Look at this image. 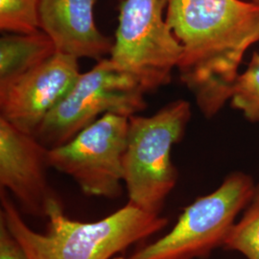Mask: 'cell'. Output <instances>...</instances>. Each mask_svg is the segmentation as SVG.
<instances>
[{"mask_svg": "<svg viewBox=\"0 0 259 259\" xmlns=\"http://www.w3.org/2000/svg\"><path fill=\"white\" fill-rule=\"evenodd\" d=\"M128 130L129 117L106 113L66 144L49 150L50 168L70 177L85 195L117 199Z\"/></svg>", "mask_w": 259, "mask_h": 259, "instance_id": "52a82bcc", "label": "cell"}, {"mask_svg": "<svg viewBox=\"0 0 259 259\" xmlns=\"http://www.w3.org/2000/svg\"><path fill=\"white\" fill-rule=\"evenodd\" d=\"M183 47L177 69L206 118L231 100L242 59L259 41V5L242 0H165Z\"/></svg>", "mask_w": 259, "mask_h": 259, "instance_id": "6da1fadb", "label": "cell"}, {"mask_svg": "<svg viewBox=\"0 0 259 259\" xmlns=\"http://www.w3.org/2000/svg\"><path fill=\"white\" fill-rule=\"evenodd\" d=\"M39 0H0V30L30 34L39 29Z\"/></svg>", "mask_w": 259, "mask_h": 259, "instance_id": "5bb4252c", "label": "cell"}, {"mask_svg": "<svg viewBox=\"0 0 259 259\" xmlns=\"http://www.w3.org/2000/svg\"><path fill=\"white\" fill-rule=\"evenodd\" d=\"M112 259H125L124 257H122V256H119V257H114V258Z\"/></svg>", "mask_w": 259, "mask_h": 259, "instance_id": "2e32d148", "label": "cell"}, {"mask_svg": "<svg viewBox=\"0 0 259 259\" xmlns=\"http://www.w3.org/2000/svg\"><path fill=\"white\" fill-rule=\"evenodd\" d=\"M96 1L39 0V29L53 40L57 52L97 62L111 54L114 40L94 21Z\"/></svg>", "mask_w": 259, "mask_h": 259, "instance_id": "30bf717a", "label": "cell"}, {"mask_svg": "<svg viewBox=\"0 0 259 259\" xmlns=\"http://www.w3.org/2000/svg\"><path fill=\"white\" fill-rule=\"evenodd\" d=\"M232 108L250 122H259V53L253 52L246 70L238 74L232 88Z\"/></svg>", "mask_w": 259, "mask_h": 259, "instance_id": "4fadbf2b", "label": "cell"}, {"mask_svg": "<svg viewBox=\"0 0 259 259\" xmlns=\"http://www.w3.org/2000/svg\"><path fill=\"white\" fill-rule=\"evenodd\" d=\"M255 184L244 172H232L210 194L185 207L174 228L128 259H206L223 248L236 218L250 203Z\"/></svg>", "mask_w": 259, "mask_h": 259, "instance_id": "277c9868", "label": "cell"}, {"mask_svg": "<svg viewBox=\"0 0 259 259\" xmlns=\"http://www.w3.org/2000/svg\"><path fill=\"white\" fill-rule=\"evenodd\" d=\"M223 249L239 252L247 259H259V184L243 216L232 226Z\"/></svg>", "mask_w": 259, "mask_h": 259, "instance_id": "7c38bea8", "label": "cell"}, {"mask_svg": "<svg viewBox=\"0 0 259 259\" xmlns=\"http://www.w3.org/2000/svg\"><path fill=\"white\" fill-rule=\"evenodd\" d=\"M118 1H119V2L121 3V2H122V1H124V0H118Z\"/></svg>", "mask_w": 259, "mask_h": 259, "instance_id": "ac0fdd59", "label": "cell"}, {"mask_svg": "<svg viewBox=\"0 0 259 259\" xmlns=\"http://www.w3.org/2000/svg\"><path fill=\"white\" fill-rule=\"evenodd\" d=\"M57 53L53 40L44 31L9 34L0 38V84L24 74Z\"/></svg>", "mask_w": 259, "mask_h": 259, "instance_id": "8fae6325", "label": "cell"}, {"mask_svg": "<svg viewBox=\"0 0 259 259\" xmlns=\"http://www.w3.org/2000/svg\"><path fill=\"white\" fill-rule=\"evenodd\" d=\"M49 149L35 136L0 117V187L18 201L22 212L47 218L62 203L47 180Z\"/></svg>", "mask_w": 259, "mask_h": 259, "instance_id": "9c48e42d", "label": "cell"}, {"mask_svg": "<svg viewBox=\"0 0 259 259\" xmlns=\"http://www.w3.org/2000/svg\"><path fill=\"white\" fill-rule=\"evenodd\" d=\"M0 218L28 259H111L139 241L163 230L168 219L128 204L95 222L69 219L62 203L47 216V232L33 231L7 190H0Z\"/></svg>", "mask_w": 259, "mask_h": 259, "instance_id": "7a4b0ae2", "label": "cell"}, {"mask_svg": "<svg viewBox=\"0 0 259 259\" xmlns=\"http://www.w3.org/2000/svg\"><path fill=\"white\" fill-rule=\"evenodd\" d=\"M165 0H124L110 54L111 64L135 79L145 93L171 81L183 47L163 17Z\"/></svg>", "mask_w": 259, "mask_h": 259, "instance_id": "8992f818", "label": "cell"}, {"mask_svg": "<svg viewBox=\"0 0 259 259\" xmlns=\"http://www.w3.org/2000/svg\"><path fill=\"white\" fill-rule=\"evenodd\" d=\"M80 74L77 58L57 52L32 70L0 84V117L35 136Z\"/></svg>", "mask_w": 259, "mask_h": 259, "instance_id": "ba28073f", "label": "cell"}, {"mask_svg": "<svg viewBox=\"0 0 259 259\" xmlns=\"http://www.w3.org/2000/svg\"><path fill=\"white\" fill-rule=\"evenodd\" d=\"M252 1H254L255 3H257V4L259 5V0H252Z\"/></svg>", "mask_w": 259, "mask_h": 259, "instance_id": "e0dca14e", "label": "cell"}, {"mask_svg": "<svg viewBox=\"0 0 259 259\" xmlns=\"http://www.w3.org/2000/svg\"><path fill=\"white\" fill-rule=\"evenodd\" d=\"M190 118L191 106L185 100L169 103L151 116H130L123 160L128 203L159 214L178 180L171 151Z\"/></svg>", "mask_w": 259, "mask_h": 259, "instance_id": "3957f363", "label": "cell"}, {"mask_svg": "<svg viewBox=\"0 0 259 259\" xmlns=\"http://www.w3.org/2000/svg\"><path fill=\"white\" fill-rule=\"evenodd\" d=\"M0 259H28L19 242L0 218Z\"/></svg>", "mask_w": 259, "mask_h": 259, "instance_id": "9a60e30c", "label": "cell"}, {"mask_svg": "<svg viewBox=\"0 0 259 259\" xmlns=\"http://www.w3.org/2000/svg\"><path fill=\"white\" fill-rule=\"evenodd\" d=\"M145 93L135 79L104 58L90 71L80 74L64 100L49 112L35 137L49 150L60 147L100 115L111 112L130 117L145 110Z\"/></svg>", "mask_w": 259, "mask_h": 259, "instance_id": "5b68a950", "label": "cell"}]
</instances>
